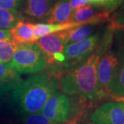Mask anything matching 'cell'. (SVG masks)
<instances>
[{"label": "cell", "mask_w": 124, "mask_h": 124, "mask_svg": "<svg viewBox=\"0 0 124 124\" xmlns=\"http://www.w3.org/2000/svg\"><path fill=\"white\" fill-rule=\"evenodd\" d=\"M58 87L57 78L48 73L30 77L10 92V106L21 116L38 113Z\"/></svg>", "instance_id": "cell-1"}, {"label": "cell", "mask_w": 124, "mask_h": 124, "mask_svg": "<svg viewBox=\"0 0 124 124\" xmlns=\"http://www.w3.org/2000/svg\"><path fill=\"white\" fill-rule=\"evenodd\" d=\"M99 59L100 57L93 53L78 66L63 72L58 78V85L63 93L87 100L101 98L97 81Z\"/></svg>", "instance_id": "cell-2"}, {"label": "cell", "mask_w": 124, "mask_h": 124, "mask_svg": "<svg viewBox=\"0 0 124 124\" xmlns=\"http://www.w3.org/2000/svg\"><path fill=\"white\" fill-rule=\"evenodd\" d=\"M10 68L19 74H32L46 67L44 53L36 42L19 44L10 62Z\"/></svg>", "instance_id": "cell-3"}, {"label": "cell", "mask_w": 124, "mask_h": 124, "mask_svg": "<svg viewBox=\"0 0 124 124\" xmlns=\"http://www.w3.org/2000/svg\"><path fill=\"white\" fill-rule=\"evenodd\" d=\"M101 32L66 46L63 52L65 57L63 68L69 70L85 62L94 52Z\"/></svg>", "instance_id": "cell-4"}, {"label": "cell", "mask_w": 124, "mask_h": 124, "mask_svg": "<svg viewBox=\"0 0 124 124\" xmlns=\"http://www.w3.org/2000/svg\"><path fill=\"white\" fill-rule=\"evenodd\" d=\"M120 60L114 50H109L100 57L97 66V81L101 97L108 95V89L119 68Z\"/></svg>", "instance_id": "cell-5"}, {"label": "cell", "mask_w": 124, "mask_h": 124, "mask_svg": "<svg viewBox=\"0 0 124 124\" xmlns=\"http://www.w3.org/2000/svg\"><path fill=\"white\" fill-rule=\"evenodd\" d=\"M40 112L48 119L63 123L72 115V101L65 94L56 92L46 103Z\"/></svg>", "instance_id": "cell-6"}, {"label": "cell", "mask_w": 124, "mask_h": 124, "mask_svg": "<svg viewBox=\"0 0 124 124\" xmlns=\"http://www.w3.org/2000/svg\"><path fill=\"white\" fill-rule=\"evenodd\" d=\"M57 0H23L20 9L22 21L32 23L46 22Z\"/></svg>", "instance_id": "cell-7"}, {"label": "cell", "mask_w": 124, "mask_h": 124, "mask_svg": "<svg viewBox=\"0 0 124 124\" xmlns=\"http://www.w3.org/2000/svg\"><path fill=\"white\" fill-rule=\"evenodd\" d=\"M44 53L46 66L54 65V57L58 53H62L66 46L68 45L66 31L48 34L40 37L36 41Z\"/></svg>", "instance_id": "cell-8"}, {"label": "cell", "mask_w": 124, "mask_h": 124, "mask_svg": "<svg viewBox=\"0 0 124 124\" xmlns=\"http://www.w3.org/2000/svg\"><path fill=\"white\" fill-rule=\"evenodd\" d=\"M95 124H124V102H109L98 108L90 116Z\"/></svg>", "instance_id": "cell-9"}, {"label": "cell", "mask_w": 124, "mask_h": 124, "mask_svg": "<svg viewBox=\"0 0 124 124\" xmlns=\"http://www.w3.org/2000/svg\"><path fill=\"white\" fill-rule=\"evenodd\" d=\"M97 5L87 6L73 10L70 22L85 24L100 25L110 19V14L98 8Z\"/></svg>", "instance_id": "cell-10"}, {"label": "cell", "mask_w": 124, "mask_h": 124, "mask_svg": "<svg viewBox=\"0 0 124 124\" xmlns=\"http://www.w3.org/2000/svg\"><path fill=\"white\" fill-rule=\"evenodd\" d=\"M22 81L20 75L10 68L8 63H0V99H4L5 96Z\"/></svg>", "instance_id": "cell-11"}, {"label": "cell", "mask_w": 124, "mask_h": 124, "mask_svg": "<svg viewBox=\"0 0 124 124\" xmlns=\"http://www.w3.org/2000/svg\"><path fill=\"white\" fill-rule=\"evenodd\" d=\"M72 11L69 0H57L51 10L46 22L48 24L70 23Z\"/></svg>", "instance_id": "cell-12"}, {"label": "cell", "mask_w": 124, "mask_h": 124, "mask_svg": "<svg viewBox=\"0 0 124 124\" xmlns=\"http://www.w3.org/2000/svg\"><path fill=\"white\" fill-rule=\"evenodd\" d=\"M11 38L18 44L36 42L33 23L19 21L17 25L10 30Z\"/></svg>", "instance_id": "cell-13"}, {"label": "cell", "mask_w": 124, "mask_h": 124, "mask_svg": "<svg viewBox=\"0 0 124 124\" xmlns=\"http://www.w3.org/2000/svg\"><path fill=\"white\" fill-rule=\"evenodd\" d=\"M79 26H81L80 23L71 22L60 23V24H48L43 23H33V28L35 32L36 41L43 36L61 32V31H67Z\"/></svg>", "instance_id": "cell-14"}, {"label": "cell", "mask_w": 124, "mask_h": 124, "mask_svg": "<svg viewBox=\"0 0 124 124\" xmlns=\"http://www.w3.org/2000/svg\"><path fill=\"white\" fill-rule=\"evenodd\" d=\"M108 95L116 99H124V59L120 60L119 68L109 86Z\"/></svg>", "instance_id": "cell-15"}, {"label": "cell", "mask_w": 124, "mask_h": 124, "mask_svg": "<svg viewBox=\"0 0 124 124\" xmlns=\"http://www.w3.org/2000/svg\"><path fill=\"white\" fill-rule=\"evenodd\" d=\"M115 31V27L111 23H109L108 26L101 32L99 39L98 41L94 53L101 57L103 54L110 50L111 46L113 44Z\"/></svg>", "instance_id": "cell-16"}, {"label": "cell", "mask_w": 124, "mask_h": 124, "mask_svg": "<svg viewBox=\"0 0 124 124\" xmlns=\"http://www.w3.org/2000/svg\"><path fill=\"white\" fill-rule=\"evenodd\" d=\"M99 26V25L96 24H85L67 30L66 32L68 44L85 39L90 37Z\"/></svg>", "instance_id": "cell-17"}, {"label": "cell", "mask_w": 124, "mask_h": 124, "mask_svg": "<svg viewBox=\"0 0 124 124\" xmlns=\"http://www.w3.org/2000/svg\"><path fill=\"white\" fill-rule=\"evenodd\" d=\"M22 19L20 11L0 9V29H12Z\"/></svg>", "instance_id": "cell-18"}, {"label": "cell", "mask_w": 124, "mask_h": 124, "mask_svg": "<svg viewBox=\"0 0 124 124\" xmlns=\"http://www.w3.org/2000/svg\"><path fill=\"white\" fill-rule=\"evenodd\" d=\"M19 44L11 39L0 41V63L7 64L10 62Z\"/></svg>", "instance_id": "cell-19"}, {"label": "cell", "mask_w": 124, "mask_h": 124, "mask_svg": "<svg viewBox=\"0 0 124 124\" xmlns=\"http://www.w3.org/2000/svg\"><path fill=\"white\" fill-rule=\"evenodd\" d=\"M20 124H64L56 122L45 117L40 113H35L22 116Z\"/></svg>", "instance_id": "cell-20"}, {"label": "cell", "mask_w": 124, "mask_h": 124, "mask_svg": "<svg viewBox=\"0 0 124 124\" xmlns=\"http://www.w3.org/2000/svg\"><path fill=\"white\" fill-rule=\"evenodd\" d=\"M23 1V0H0V9L20 11Z\"/></svg>", "instance_id": "cell-21"}, {"label": "cell", "mask_w": 124, "mask_h": 124, "mask_svg": "<svg viewBox=\"0 0 124 124\" xmlns=\"http://www.w3.org/2000/svg\"><path fill=\"white\" fill-rule=\"evenodd\" d=\"M123 0H106V1L102 5L103 10L108 13L115 12L119 8L122 4Z\"/></svg>", "instance_id": "cell-22"}, {"label": "cell", "mask_w": 124, "mask_h": 124, "mask_svg": "<svg viewBox=\"0 0 124 124\" xmlns=\"http://www.w3.org/2000/svg\"><path fill=\"white\" fill-rule=\"evenodd\" d=\"M69 3L72 10L84 7L90 3L89 0H69Z\"/></svg>", "instance_id": "cell-23"}, {"label": "cell", "mask_w": 124, "mask_h": 124, "mask_svg": "<svg viewBox=\"0 0 124 124\" xmlns=\"http://www.w3.org/2000/svg\"><path fill=\"white\" fill-rule=\"evenodd\" d=\"M11 39L10 30H1L0 29V41Z\"/></svg>", "instance_id": "cell-24"}, {"label": "cell", "mask_w": 124, "mask_h": 124, "mask_svg": "<svg viewBox=\"0 0 124 124\" xmlns=\"http://www.w3.org/2000/svg\"><path fill=\"white\" fill-rule=\"evenodd\" d=\"M106 1V0H93L91 4L101 6Z\"/></svg>", "instance_id": "cell-25"}, {"label": "cell", "mask_w": 124, "mask_h": 124, "mask_svg": "<svg viewBox=\"0 0 124 124\" xmlns=\"http://www.w3.org/2000/svg\"><path fill=\"white\" fill-rule=\"evenodd\" d=\"M4 101V99H0V106H1V104H2V102Z\"/></svg>", "instance_id": "cell-26"}, {"label": "cell", "mask_w": 124, "mask_h": 124, "mask_svg": "<svg viewBox=\"0 0 124 124\" xmlns=\"http://www.w3.org/2000/svg\"><path fill=\"white\" fill-rule=\"evenodd\" d=\"M89 1H90V3H92V1H93V0H89Z\"/></svg>", "instance_id": "cell-27"}, {"label": "cell", "mask_w": 124, "mask_h": 124, "mask_svg": "<svg viewBox=\"0 0 124 124\" xmlns=\"http://www.w3.org/2000/svg\"><path fill=\"white\" fill-rule=\"evenodd\" d=\"M91 124V123H90V124Z\"/></svg>", "instance_id": "cell-28"}]
</instances>
